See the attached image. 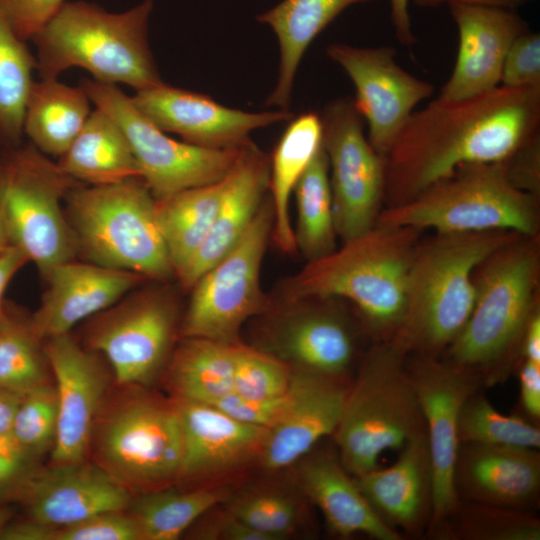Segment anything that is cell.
Returning a JSON list of instances; mask_svg holds the SVG:
<instances>
[{
	"instance_id": "obj_9",
	"label": "cell",
	"mask_w": 540,
	"mask_h": 540,
	"mask_svg": "<svg viewBox=\"0 0 540 540\" xmlns=\"http://www.w3.org/2000/svg\"><path fill=\"white\" fill-rule=\"evenodd\" d=\"M106 399L96 418L89 454L112 478L134 493L167 488L179 479L183 441L173 399L149 394L141 386Z\"/></svg>"
},
{
	"instance_id": "obj_58",
	"label": "cell",
	"mask_w": 540,
	"mask_h": 540,
	"mask_svg": "<svg viewBox=\"0 0 540 540\" xmlns=\"http://www.w3.org/2000/svg\"><path fill=\"white\" fill-rule=\"evenodd\" d=\"M12 514L10 510L0 502V534L4 527L11 521Z\"/></svg>"
},
{
	"instance_id": "obj_49",
	"label": "cell",
	"mask_w": 540,
	"mask_h": 540,
	"mask_svg": "<svg viewBox=\"0 0 540 540\" xmlns=\"http://www.w3.org/2000/svg\"><path fill=\"white\" fill-rule=\"evenodd\" d=\"M510 182L518 189L540 195V136L531 138L505 160Z\"/></svg>"
},
{
	"instance_id": "obj_11",
	"label": "cell",
	"mask_w": 540,
	"mask_h": 540,
	"mask_svg": "<svg viewBox=\"0 0 540 540\" xmlns=\"http://www.w3.org/2000/svg\"><path fill=\"white\" fill-rule=\"evenodd\" d=\"M273 223L268 193L239 241L189 290L180 322L182 337L237 343L246 320L270 309L273 301L262 290L260 273Z\"/></svg>"
},
{
	"instance_id": "obj_5",
	"label": "cell",
	"mask_w": 540,
	"mask_h": 540,
	"mask_svg": "<svg viewBox=\"0 0 540 540\" xmlns=\"http://www.w3.org/2000/svg\"><path fill=\"white\" fill-rule=\"evenodd\" d=\"M153 0L114 13L86 1H69L35 35L36 69L52 79L80 67L94 80L135 91L162 84L148 42Z\"/></svg>"
},
{
	"instance_id": "obj_27",
	"label": "cell",
	"mask_w": 540,
	"mask_h": 540,
	"mask_svg": "<svg viewBox=\"0 0 540 540\" xmlns=\"http://www.w3.org/2000/svg\"><path fill=\"white\" fill-rule=\"evenodd\" d=\"M173 401L183 441L179 479L213 474L259 454L266 428L240 422L209 404Z\"/></svg>"
},
{
	"instance_id": "obj_47",
	"label": "cell",
	"mask_w": 540,
	"mask_h": 540,
	"mask_svg": "<svg viewBox=\"0 0 540 540\" xmlns=\"http://www.w3.org/2000/svg\"><path fill=\"white\" fill-rule=\"evenodd\" d=\"M287 401L288 392L273 399L246 398L231 392L209 405L240 422L268 429L278 421Z\"/></svg>"
},
{
	"instance_id": "obj_6",
	"label": "cell",
	"mask_w": 540,
	"mask_h": 540,
	"mask_svg": "<svg viewBox=\"0 0 540 540\" xmlns=\"http://www.w3.org/2000/svg\"><path fill=\"white\" fill-rule=\"evenodd\" d=\"M408 354L379 341L360 358L333 433L339 458L354 477L378 467L380 455L426 433L407 370Z\"/></svg>"
},
{
	"instance_id": "obj_14",
	"label": "cell",
	"mask_w": 540,
	"mask_h": 540,
	"mask_svg": "<svg viewBox=\"0 0 540 540\" xmlns=\"http://www.w3.org/2000/svg\"><path fill=\"white\" fill-rule=\"evenodd\" d=\"M320 118L335 228L338 238L347 242L370 230L383 209L385 156L365 136L364 119L353 99L328 102Z\"/></svg>"
},
{
	"instance_id": "obj_46",
	"label": "cell",
	"mask_w": 540,
	"mask_h": 540,
	"mask_svg": "<svg viewBox=\"0 0 540 540\" xmlns=\"http://www.w3.org/2000/svg\"><path fill=\"white\" fill-rule=\"evenodd\" d=\"M65 0H0V13L23 41L35 35L58 12Z\"/></svg>"
},
{
	"instance_id": "obj_31",
	"label": "cell",
	"mask_w": 540,
	"mask_h": 540,
	"mask_svg": "<svg viewBox=\"0 0 540 540\" xmlns=\"http://www.w3.org/2000/svg\"><path fill=\"white\" fill-rule=\"evenodd\" d=\"M57 164L64 173L85 185L114 184L140 177L122 129L96 107Z\"/></svg>"
},
{
	"instance_id": "obj_40",
	"label": "cell",
	"mask_w": 540,
	"mask_h": 540,
	"mask_svg": "<svg viewBox=\"0 0 540 540\" xmlns=\"http://www.w3.org/2000/svg\"><path fill=\"white\" fill-rule=\"evenodd\" d=\"M460 444L540 447L539 425L526 417L499 412L480 389L464 402L458 424Z\"/></svg>"
},
{
	"instance_id": "obj_15",
	"label": "cell",
	"mask_w": 540,
	"mask_h": 540,
	"mask_svg": "<svg viewBox=\"0 0 540 540\" xmlns=\"http://www.w3.org/2000/svg\"><path fill=\"white\" fill-rule=\"evenodd\" d=\"M406 365L424 417L434 473L433 514L426 536L459 504L454 487L459 416L466 399L482 385L474 374L441 357L409 354Z\"/></svg>"
},
{
	"instance_id": "obj_30",
	"label": "cell",
	"mask_w": 540,
	"mask_h": 540,
	"mask_svg": "<svg viewBox=\"0 0 540 540\" xmlns=\"http://www.w3.org/2000/svg\"><path fill=\"white\" fill-rule=\"evenodd\" d=\"M322 146L320 115L307 112L286 127L269 158V197L273 206L272 240L286 255L297 253L289 212L293 190Z\"/></svg>"
},
{
	"instance_id": "obj_39",
	"label": "cell",
	"mask_w": 540,
	"mask_h": 540,
	"mask_svg": "<svg viewBox=\"0 0 540 540\" xmlns=\"http://www.w3.org/2000/svg\"><path fill=\"white\" fill-rule=\"evenodd\" d=\"M36 58L0 13V146L21 143Z\"/></svg>"
},
{
	"instance_id": "obj_22",
	"label": "cell",
	"mask_w": 540,
	"mask_h": 540,
	"mask_svg": "<svg viewBox=\"0 0 540 540\" xmlns=\"http://www.w3.org/2000/svg\"><path fill=\"white\" fill-rule=\"evenodd\" d=\"M459 33L455 65L438 98L462 99L488 92L500 84L506 54L514 40L528 31L514 9L449 4Z\"/></svg>"
},
{
	"instance_id": "obj_23",
	"label": "cell",
	"mask_w": 540,
	"mask_h": 540,
	"mask_svg": "<svg viewBox=\"0 0 540 540\" xmlns=\"http://www.w3.org/2000/svg\"><path fill=\"white\" fill-rule=\"evenodd\" d=\"M288 401L278 421L267 429L259 455L269 470L300 461L323 438L333 435L349 383L292 370Z\"/></svg>"
},
{
	"instance_id": "obj_20",
	"label": "cell",
	"mask_w": 540,
	"mask_h": 540,
	"mask_svg": "<svg viewBox=\"0 0 540 540\" xmlns=\"http://www.w3.org/2000/svg\"><path fill=\"white\" fill-rule=\"evenodd\" d=\"M133 497L98 465L84 461L36 466L10 499L22 503L28 518L59 528L99 513L125 511Z\"/></svg>"
},
{
	"instance_id": "obj_25",
	"label": "cell",
	"mask_w": 540,
	"mask_h": 540,
	"mask_svg": "<svg viewBox=\"0 0 540 540\" xmlns=\"http://www.w3.org/2000/svg\"><path fill=\"white\" fill-rule=\"evenodd\" d=\"M366 500L402 536H425L434 506V473L426 433L399 449L391 466L355 477Z\"/></svg>"
},
{
	"instance_id": "obj_48",
	"label": "cell",
	"mask_w": 540,
	"mask_h": 540,
	"mask_svg": "<svg viewBox=\"0 0 540 540\" xmlns=\"http://www.w3.org/2000/svg\"><path fill=\"white\" fill-rule=\"evenodd\" d=\"M36 460L11 434L0 435V502L11 498L37 466Z\"/></svg>"
},
{
	"instance_id": "obj_13",
	"label": "cell",
	"mask_w": 540,
	"mask_h": 540,
	"mask_svg": "<svg viewBox=\"0 0 540 540\" xmlns=\"http://www.w3.org/2000/svg\"><path fill=\"white\" fill-rule=\"evenodd\" d=\"M80 86L96 108L122 129L140 177L156 200L217 182L232 168L240 148L212 149L175 140L153 124L131 97L113 84L83 79Z\"/></svg>"
},
{
	"instance_id": "obj_33",
	"label": "cell",
	"mask_w": 540,
	"mask_h": 540,
	"mask_svg": "<svg viewBox=\"0 0 540 540\" xmlns=\"http://www.w3.org/2000/svg\"><path fill=\"white\" fill-rule=\"evenodd\" d=\"M237 345L182 337L168 362L173 399L212 404L233 392Z\"/></svg>"
},
{
	"instance_id": "obj_36",
	"label": "cell",
	"mask_w": 540,
	"mask_h": 540,
	"mask_svg": "<svg viewBox=\"0 0 540 540\" xmlns=\"http://www.w3.org/2000/svg\"><path fill=\"white\" fill-rule=\"evenodd\" d=\"M224 496L214 488L178 492L165 487L133 497L127 512L135 520L141 540H175Z\"/></svg>"
},
{
	"instance_id": "obj_51",
	"label": "cell",
	"mask_w": 540,
	"mask_h": 540,
	"mask_svg": "<svg viewBox=\"0 0 540 540\" xmlns=\"http://www.w3.org/2000/svg\"><path fill=\"white\" fill-rule=\"evenodd\" d=\"M56 529L30 518L11 520L2 530L0 540H54Z\"/></svg>"
},
{
	"instance_id": "obj_56",
	"label": "cell",
	"mask_w": 540,
	"mask_h": 540,
	"mask_svg": "<svg viewBox=\"0 0 540 540\" xmlns=\"http://www.w3.org/2000/svg\"><path fill=\"white\" fill-rule=\"evenodd\" d=\"M527 0H413L419 7H437L442 4L461 3L468 5L490 6L514 9Z\"/></svg>"
},
{
	"instance_id": "obj_21",
	"label": "cell",
	"mask_w": 540,
	"mask_h": 540,
	"mask_svg": "<svg viewBox=\"0 0 540 540\" xmlns=\"http://www.w3.org/2000/svg\"><path fill=\"white\" fill-rule=\"evenodd\" d=\"M43 278L47 288L37 310L30 315L32 326L43 341L70 333L78 323L151 282L130 271L76 259L56 265Z\"/></svg>"
},
{
	"instance_id": "obj_17",
	"label": "cell",
	"mask_w": 540,
	"mask_h": 540,
	"mask_svg": "<svg viewBox=\"0 0 540 540\" xmlns=\"http://www.w3.org/2000/svg\"><path fill=\"white\" fill-rule=\"evenodd\" d=\"M328 57L349 76L356 89L355 107L368 124V140L386 156L413 109L430 98L434 85L410 74L396 62L394 47H355L332 43Z\"/></svg>"
},
{
	"instance_id": "obj_44",
	"label": "cell",
	"mask_w": 540,
	"mask_h": 540,
	"mask_svg": "<svg viewBox=\"0 0 540 540\" xmlns=\"http://www.w3.org/2000/svg\"><path fill=\"white\" fill-rule=\"evenodd\" d=\"M54 540H141L133 517L125 511L103 512L59 527Z\"/></svg>"
},
{
	"instance_id": "obj_26",
	"label": "cell",
	"mask_w": 540,
	"mask_h": 540,
	"mask_svg": "<svg viewBox=\"0 0 540 540\" xmlns=\"http://www.w3.org/2000/svg\"><path fill=\"white\" fill-rule=\"evenodd\" d=\"M268 193L269 157L249 141L224 177L222 198L208 237L177 278L183 290L189 291L239 241Z\"/></svg>"
},
{
	"instance_id": "obj_24",
	"label": "cell",
	"mask_w": 540,
	"mask_h": 540,
	"mask_svg": "<svg viewBox=\"0 0 540 540\" xmlns=\"http://www.w3.org/2000/svg\"><path fill=\"white\" fill-rule=\"evenodd\" d=\"M454 487L459 500L534 512L540 498L539 450L460 444Z\"/></svg>"
},
{
	"instance_id": "obj_19",
	"label": "cell",
	"mask_w": 540,
	"mask_h": 540,
	"mask_svg": "<svg viewBox=\"0 0 540 540\" xmlns=\"http://www.w3.org/2000/svg\"><path fill=\"white\" fill-rule=\"evenodd\" d=\"M137 109L164 132L183 141L212 149L239 148L251 131L293 119L288 110L245 112L217 103L207 95L159 84L136 91Z\"/></svg>"
},
{
	"instance_id": "obj_2",
	"label": "cell",
	"mask_w": 540,
	"mask_h": 540,
	"mask_svg": "<svg viewBox=\"0 0 540 540\" xmlns=\"http://www.w3.org/2000/svg\"><path fill=\"white\" fill-rule=\"evenodd\" d=\"M421 230L375 224L285 279L282 301L337 298L351 302L375 340L389 341L405 310L410 266Z\"/></svg>"
},
{
	"instance_id": "obj_4",
	"label": "cell",
	"mask_w": 540,
	"mask_h": 540,
	"mask_svg": "<svg viewBox=\"0 0 540 540\" xmlns=\"http://www.w3.org/2000/svg\"><path fill=\"white\" fill-rule=\"evenodd\" d=\"M524 236L512 231L436 233L418 243L405 310L391 339L409 354L441 357L471 314L476 267L494 250Z\"/></svg>"
},
{
	"instance_id": "obj_57",
	"label": "cell",
	"mask_w": 540,
	"mask_h": 540,
	"mask_svg": "<svg viewBox=\"0 0 540 540\" xmlns=\"http://www.w3.org/2000/svg\"><path fill=\"white\" fill-rule=\"evenodd\" d=\"M11 245L6 226L0 213V253Z\"/></svg>"
},
{
	"instance_id": "obj_18",
	"label": "cell",
	"mask_w": 540,
	"mask_h": 540,
	"mask_svg": "<svg viewBox=\"0 0 540 540\" xmlns=\"http://www.w3.org/2000/svg\"><path fill=\"white\" fill-rule=\"evenodd\" d=\"M58 402L53 464L87 461L93 427L109 385L102 356L79 344L70 333L44 341Z\"/></svg>"
},
{
	"instance_id": "obj_42",
	"label": "cell",
	"mask_w": 540,
	"mask_h": 540,
	"mask_svg": "<svg viewBox=\"0 0 540 540\" xmlns=\"http://www.w3.org/2000/svg\"><path fill=\"white\" fill-rule=\"evenodd\" d=\"M292 369L273 355L238 343L233 392L252 399L285 395L291 385Z\"/></svg>"
},
{
	"instance_id": "obj_54",
	"label": "cell",
	"mask_w": 540,
	"mask_h": 540,
	"mask_svg": "<svg viewBox=\"0 0 540 540\" xmlns=\"http://www.w3.org/2000/svg\"><path fill=\"white\" fill-rule=\"evenodd\" d=\"M521 360L540 364V308L532 314L524 332Z\"/></svg>"
},
{
	"instance_id": "obj_10",
	"label": "cell",
	"mask_w": 540,
	"mask_h": 540,
	"mask_svg": "<svg viewBox=\"0 0 540 540\" xmlns=\"http://www.w3.org/2000/svg\"><path fill=\"white\" fill-rule=\"evenodd\" d=\"M80 184L31 143L0 151V213L11 245L42 277L78 256L62 201Z\"/></svg>"
},
{
	"instance_id": "obj_32",
	"label": "cell",
	"mask_w": 540,
	"mask_h": 540,
	"mask_svg": "<svg viewBox=\"0 0 540 540\" xmlns=\"http://www.w3.org/2000/svg\"><path fill=\"white\" fill-rule=\"evenodd\" d=\"M90 99L83 88L57 78L34 81L25 106L23 132L45 155L62 156L84 126Z\"/></svg>"
},
{
	"instance_id": "obj_28",
	"label": "cell",
	"mask_w": 540,
	"mask_h": 540,
	"mask_svg": "<svg viewBox=\"0 0 540 540\" xmlns=\"http://www.w3.org/2000/svg\"><path fill=\"white\" fill-rule=\"evenodd\" d=\"M298 481L334 535L348 538L364 534L375 540L403 539L372 509L355 477L343 466L338 452L321 450L304 456L298 469Z\"/></svg>"
},
{
	"instance_id": "obj_34",
	"label": "cell",
	"mask_w": 540,
	"mask_h": 540,
	"mask_svg": "<svg viewBox=\"0 0 540 540\" xmlns=\"http://www.w3.org/2000/svg\"><path fill=\"white\" fill-rule=\"evenodd\" d=\"M224 189V178L156 200V215L175 279L204 244Z\"/></svg>"
},
{
	"instance_id": "obj_29",
	"label": "cell",
	"mask_w": 540,
	"mask_h": 540,
	"mask_svg": "<svg viewBox=\"0 0 540 540\" xmlns=\"http://www.w3.org/2000/svg\"><path fill=\"white\" fill-rule=\"evenodd\" d=\"M374 0H282L259 14L258 22L274 31L280 47L276 85L267 106L288 110L299 64L312 41L345 9Z\"/></svg>"
},
{
	"instance_id": "obj_16",
	"label": "cell",
	"mask_w": 540,
	"mask_h": 540,
	"mask_svg": "<svg viewBox=\"0 0 540 540\" xmlns=\"http://www.w3.org/2000/svg\"><path fill=\"white\" fill-rule=\"evenodd\" d=\"M336 299L282 301L279 309L273 302L276 313L263 351L292 370L350 383L357 341L353 325L336 305Z\"/></svg>"
},
{
	"instance_id": "obj_45",
	"label": "cell",
	"mask_w": 540,
	"mask_h": 540,
	"mask_svg": "<svg viewBox=\"0 0 540 540\" xmlns=\"http://www.w3.org/2000/svg\"><path fill=\"white\" fill-rule=\"evenodd\" d=\"M502 86L511 88L540 86V36L529 31L511 44L502 68Z\"/></svg>"
},
{
	"instance_id": "obj_50",
	"label": "cell",
	"mask_w": 540,
	"mask_h": 540,
	"mask_svg": "<svg viewBox=\"0 0 540 540\" xmlns=\"http://www.w3.org/2000/svg\"><path fill=\"white\" fill-rule=\"evenodd\" d=\"M520 383V402L526 418L539 424L540 364L521 360L517 366Z\"/></svg>"
},
{
	"instance_id": "obj_37",
	"label": "cell",
	"mask_w": 540,
	"mask_h": 540,
	"mask_svg": "<svg viewBox=\"0 0 540 540\" xmlns=\"http://www.w3.org/2000/svg\"><path fill=\"white\" fill-rule=\"evenodd\" d=\"M50 373L44 341L31 317L7 301L0 324V388L22 397L49 383Z\"/></svg>"
},
{
	"instance_id": "obj_55",
	"label": "cell",
	"mask_w": 540,
	"mask_h": 540,
	"mask_svg": "<svg viewBox=\"0 0 540 540\" xmlns=\"http://www.w3.org/2000/svg\"><path fill=\"white\" fill-rule=\"evenodd\" d=\"M21 396L0 388V435L10 434Z\"/></svg>"
},
{
	"instance_id": "obj_1",
	"label": "cell",
	"mask_w": 540,
	"mask_h": 540,
	"mask_svg": "<svg viewBox=\"0 0 540 540\" xmlns=\"http://www.w3.org/2000/svg\"><path fill=\"white\" fill-rule=\"evenodd\" d=\"M540 86L502 85L413 112L385 156L384 203H405L460 166L501 162L539 134Z\"/></svg>"
},
{
	"instance_id": "obj_12",
	"label": "cell",
	"mask_w": 540,
	"mask_h": 540,
	"mask_svg": "<svg viewBox=\"0 0 540 540\" xmlns=\"http://www.w3.org/2000/svg\"><path fill=\"white\" fill-rule=\"evenodd\" d=\"M167 284H144L90 318L83 345L106 360L122 386H148L173 353L179 303Z\"/></svg>"
},
{
	"instance_id": "obj_38",
	"label": "cell",
	"mask_w": 540,
	"mask_h": 540,
	"mask_svg": "<svg viewBox=\"0 0 540 540\" xmlns=\"http://www.w3.org/2000/svg\"><path fill=\"white\" fill-rule=\"evenodd\" d=\"M426 536L445 540H539L534 512L460 500Z\"/></svg>"
},
{
	"instance_id": "obj_7",
	"label": "cell",
	"mask_w": 540,
	"mask_h": 540,
	"mask_svg": "<svg viewBox=\"0 0 540 540\" xmlns=\"http://www.w3.org/2000/svg\"><path fill=\"white\" fill-rule=\"evenodd\" d=\"M64 203L83 260L130 271L151 282L175 279L156 199L141 177L107 185L80 184Z\"/></svg>"
},
{
	"instance_id": "obj_35",
	"label": "cell",
	"mask_w": 540,
	"mask_h": 540,
	"mask_svg": "<svg viewBox=\"0 0 540 540\" xmlns=\"http://www.w3.org/2000/svg\"><path fill=\"white\" fill-rule=\"evenodd\" d=\"M293 193L297 209L294 229L297 252H300L307 262L332 253L337 248L338 236L329 165L323 146L298 180Z\"/></svg>"
},
{
	"instance_id": "obj_43",
	"label": "cell",
	"mask_w": 540,
	"mask_h": 540,
	"mask_svg": "<svg viewBox=\"0 0 540 540\" xmlns=\"http://www.w3.org/2000/svg\"><path fill=\"white\" fill-rule=\"evenodd\" d=\"M228 512L270 540L291 533L298 518L294 502L274 492H253L239 496L230 503Z\"/></svg>"
},
{
	"instance_id": "obj_3",
	"label": "cell",
	"mask_w": 540,
	"mask_h": 540,
	"mask_svg": "<svg viewBox=\"0 0 540 540\" xmlns=\"http://www.w3.org/2000/svg\"><path fill=\"white\" fill-rule=\"evenodd\" d=\"M539 277V235L519 236L494 250L474 271L471 314L441 358L481 385L503 382L521 361L524 332L539 307Z\"/></svg>"
},
{
	"instance_id": "obj_53",
	"label": "cell",
	"mask_w": 540,
	"mask_h": 540,
	"mask_svg": "<svg viewBox=\"0 0 540 540\" xmlns=\"http://www.w3.org/2000/svg\"><path fill=\"white\" fill-rule=\"evenodd\" d=\"M390 20L396 39L404 46L411 47L417 42L412 30L409 0H389Z\"/></svg>"
},
{
	"instance_id": "obj_41",
	"label": "cell",
	"mask_w": 540,
	"mask_h": 540,
	"mask_svg": "<svg viewBox=\"0 0 540 540\" xmlns=\"http://www.w3.org/2000/svg\"><path fill=\"white\" fill-rule=\"evenodd\" d=\"M57 422L56 388L47 383L21 397L10 434L24 449L38 458L52 450Z\"/></svg>"
},
{
	"instance_id": "obj_8",
	"label": "cell",
	"mask_w": 540,
	"mask_h": 540,
	"mask_svg": "<svg viewBox=\"0 0 540 540\" xmlns=\"http://www.w3.org/2000/svg\"><path fill=\"white\" fill-rule=\"evenodd\" d=\"M538 201L510 182L505 160L466 164L415 198L383 208L375 224L436 233L502 230L536 236Z\"/></svg>"
},
{
	"instance_id": "obj_52",
	"label": "cell",
	"mask_w": 540,
	"mask_h": 540,
	"mask_svg": "<svg viewBox=\"0 0 540 540\" xmlns=\"http://www.w3.org/2000/svg\"><path fill=\"white\" fill-rule=\"evenodd\" d=\"M28 262L25 254L13 245L0 253V324L6 314V289L17 272Z\"/></svg>"
}]
</instances>
